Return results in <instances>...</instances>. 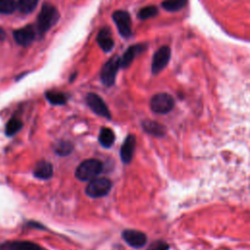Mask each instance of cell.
<instances>
[{
	"label": "cell",
	"instance_id": "ac0fdd59",
	"mask_svg": "<svg viewBox=\"0 0 250 250\" xmlns=\"http://www.w3.org/2000/svg\"><path fill=\"white\" fill-rule=\"evenodd\" d=\"M46 99L49 101L50 104L60 105L64 104L66 102V97L63 93L58 91H48L46 92Z\"/></svg>",
	"mask_w": 250,
	"mask_h": 250
},
{
	"label": "cell",
	"instance_id": "ffe728a7",
	"mask_svg": "<svg viewBox=\"0 0 250 250\" xmlns=\"http://www.w3.org/2000/svg\"><path fill=\"white\" fill-rule=\"evenodd\" d=\"M22 127V122L16 117L11 118L5 127V133L7 136H13L17 134Z\"/></svg>",
	"mask_w": 250,
	"mask_h": 250
},
{
	"label": "cell",
	"instance_id": "30bf717a",
	"mask_svg": "<svg viewBox=\"0 0 250 250\" xmlns=\"http://www.w3.org/2000/svg\"><path fill=\"white\" fill-rule=\"evenodd\" d=\"M14 38L21 46H28L35 39V31L31 25H26L14 31Z\"/></svg>",
	"mask_w": 250,
	"mask_h": 250
},
{
	"label": "cell",
	"instance_id": "603a6c76",
	"mask_svg": "<svg viewBox=\"0 0 250 250\" xmlns=\"http://www.w3.org/2000/svg\"><path fill=\"white\" fill-rule=\"evenodd\" d=\"M18 7L15 0H0V14H12Z\"/></svg>",
	"mask_w": 250,
	"mask_h": 250
},
{
	"label": "cell",
	"instance_id": "8992f818",
	"mask_svg": "<svg viewBox=\"0 0 250 250\" xmlns=\"http://www.w3.org/2000/svg\"><path fill=\"white\" fill-rule=\"evenodd\" d=\"M112 20L114 21L118 32L124 38H128L132 34V21L130 15L126 11L118 10L112 14Z\"/></svg>",
	"mask_w": 250,
	"mask_h": 250
},
{
	"label": "cell",
	"instance_id": "d4e9b609",
	"mask_svg": "<svg viewBox=\"0 0 250 250\" xmlns=\"http://www.w3.org/2000/svg\"><path fill=\"white\" fill-rule=\"evenodd\" d=\"M168 249H169L168 244L164 241H161V240H157V241L152 242L147 248V250H168Z\"/></svg>",
	"mask_w": 250,
	"mask_h": 250
},
{
	"label": "cell",
	"instance_id": "52a82bcc",
	"mask_svg": "<svg viewBox=\"0 0 250 250\" xmlns=\"http://www.w3.org/2000/svg\"><path fill=\"white\" fill-rule=\"evenodd\" d=\"M171 50L168 46L160 47L153 55L151 62V71L153 74L159 73L169 62Z\"/></svg>",
	"mask_w": 250,
	"mask_h": 250
},
{
	"label": "cell",
	"instance_id": "3957f363",
	"mask_svg": "<svg viewBox=\"0 0 250 250\" xmlns=\"http://www.w3.org/2000/svg\"><path fill=\"white\" fill-rule=\"evenodd\" d=\"M175 102L171 95L167 93H159L154 95L150 100V108L153 112L158 114H165L172 110Z\"/></svg>",
	"mask_w": 250,
	"mask_h": 250
},
{
	"label": "cell",
	"instance_id": "9c48e42d",
	"mask_svg": "<svg viewBox=\"0 0 250 250\" xmlns=\"http://www.w3.org/2000/svg\"><path fill=\"white\" fill-rule=\"evenodd\" d=\"M122 237L125 242L133 248H142L146 243V235L136 229H125L122 232Z\"/></svg>",
	"mask_w": 250,
	"mask_h": 250
},
{
	"label": "cell",
	"instance_id": "7a4b0ae2",
	"mask_svg": "<svg viewBox=\"0 0 250 250\" xmlns=\"http://www.w3.org/2000/svg\"><path fill=\"white\" fill-rule=\"evenodd\" d=\"M104 165L98 159H86L76 168L75 176L80 181H91L95 179L102 171Z\"/></svg>",
	"mask_w": 250,
	"mask_h": 250
},
{
	"label": "cell",
	"instance_id": "4fadbf2b",
	"mask_svg": "<svg viewBox=\"0 0 250 250\" xmlns=\"http://www.w3.org/2000/svg\"><path fill=\"white\" fill-rule=\"evenodd\" d=\"M34 177L40 180H48L53 175V166L46 160H40L36 163L33 170Z\"/></svg>",
	"mask_w": 250,
	"mask_h": 250
},
{
	"label": "cell",
	"instance_id": "d6986e66",
	"mask_svg": "<svg viewBox=\"0 0 250 250\" xmlns=\"http://www.w3.org/2000/svg\"><path fill=\"white\" fill-rule=\"evenodd\" d=\"M188 0H165L162 2V8L168 12H177L183 9Z\"/></svg>",
	"mask_w": 250,
	"mask_h": 250
},
{
	"label": "cell",
	"instance_id": "ba28073f",
	"mask_svg": "<svg viewBox=\"0 0 250 250\" xmlns=\"http://www.w3.org/2000/svg\"><path fill=\"white\" fill-rule=\"evenodd\" d=\"M86 103H87L88 106L96 114L103 116L104 118H108V119L111 117L107 105L105 104L104 100L99 95H97L95 93H89L86 96Z\"/></svg>",
	"mask_w": 250,
	"mask_h": 250
},
{
	"label": "cell",
	"instance_id": "2e32d148",
	"mask_svg": "<svg viewBox=\"0 0 250 250\" xmlns=\"http://www.w3.org/2000/svg\"><path fill=\"white\" fill-rule=\"evenodd\" d=\"M143 128L146 132L148 134H151L153 136L161 137L165 133V128L163 125H161L158 122L151 121V120H146L143 122Z\"/></svg>",
	"mask_w": 250,
	"mask_h": 250
},
{
	"label": "cell",
	"instance_id": "44dd1931",
	"mask_svg": "<svg viewBox=\"0 0 250 250\" xmlns=\"http://www.w3.org/2000/svg\"><path fill=\"white\" fill-rule=\"evenodd\" d=\"M38 0H19L18 9L22 14H29L36 8Z\"/></svg>",
	"mask_w": 250,
	"mask_h": 250
},
{
	"label": "cell",
	"instance_id": "cb8c5ba5",
	"mask_svg": "<svg viewBox=\"0 0 250 250\" xmlns=\"http://www.w3.org/2000/svg\"><path fill=\"white\" fill-rule=\"evenodd\" d=\"M158 13V9L155 6H146L142 8L139 13H138V17L141 20H147L149 18L155 17Z\"/></svg>",
	"mask_w": 250,
	"mask_h": 250
},
{
	"label": "cell",
	"instance_id": "5bb4252c",
	"mask_svg": "<svg viewBox=\"0 0 250 250\" xmlns=\"http://www.w3.org/2000/svg\"><path fill=\"white\" fill-rule=\"evenodd\" d=\"M145 45H133L131 47H129L125 53L123 54V56L120 58V67L122 68H126L127 66L130 65V63L133 62L134 58L136 57V55L140 52H142L145 49Z\"/></svg>",
	"mask_w": 250,
	"mask_h": 250
},
{
	"label": "cell",
	"instance_id": "277c9868",
	"mask_svg": "<svg viewBox=\"0 0 250 250\" xmlns=\"http://www.w3.org/2000/svg\"><path fill=\"white\" fill-rule=\"evenodd\" d=\"M120 67V58L117 56L111 57L103 66L101 70V80L104 85L110 87L115 82V77Z\"/></svg>",
	"mask_w": 250,
	"mask_h": 250
},
{
	"label": "cell",
	"instance_id": "484cf974",
	"mask_svg": "<svg viewBox=\"0 0 250 250\" xmlns=\"http://www.w3.org/2000/svg\"><path fill=\"white\" fill-rule=\"evenodd\" d=\"M5 36H6L5 31L0 27V40H3L5 38Z\"/></svg>",
	"mask_w": 250,
	"mask_h": 250
},
{
	"label": "cell",
	"instance_id": "5b68a950",
	"mask_svg": "<svg viewBox=\"0 0 250 250\" xmlns=\"http://www.w3.org/2000/svg\"><path fill=\"white\" fill-rule=\"evenodd\" d=\"M111 186V181L106 178H95L90 181L85 191L90 197H102L108 193Z\"/></svg>",
	"mask_w": 250,
	"mask_h": 250
},
{
	"label": "cell",
	"instance_id": "6da1fadb",
	"mask_svg": "<svg viewBox=\"0 0 250 250\" xmlns=\"http://www.w3.org/2000/svg\"><path fill=\"white\" fill-rule=\"evenodd\" d=\"M60 15L57 9L48 3H45L37 18V28L39 33L42 35L49 30L59 20Z\"/></svg>",
	"mask_w": 250,
	"mask_h": 250
},
{
	"label": "cell",
	"instance_id": "7c38bea8",
	"mask_svg": "<svg viewBox=\"0 0 250 250\" xmlns=\"http://www.w3.org/2000/svg\"><path fill=\"white\" fill-rule=\"evenodd\" d=\"M136 147V138L134 135H128L125 139L121 148H120V157L123 163H129L134 155Z\"/></svg>",
	"mask_w": 250,
	"mask_h": 250
},
{
	"label": "cell",
	"instance_id": "e0dca14e",
	"mask_svg": "<svg viewBox=\"0 0 250 250\" xmlns=\"http://www.w3.org/2000/svg\"><path fill=\"white\" fill-rule=\"evenodd\" d=\"M114 140H115L114 133L112 132L111 129L106 127H104L101 129L100 135H99V142L103 146L109 147L113 144Z\"/></svg>",
	"mask_w": 250,
	"mask_h": 250
},
{
	"label": "cell",
	"instance_id": "7402d4cb",
	"mask_svg": "<svg viewBox=\"0 0 250 250\" xmlns=\"http://www.w3.org/2000/svg\"><path fill=\"white\" fill-rule=\"evenodd\" d=\"M72 149H73V146L69 142H66V141H60L56 145V147H55L56 153L59 155H62V156L69 154L72 151Z\"/></svg>",
	"mask_w": 250,
	"mask_h": 250
},
{
	"label": "cell",
	"instance_id": "9a60e30c",
	"mask_svg": "<svg viewBox=\"0 0 250 250\" xmlns=\"http://www.w3.org/2000/svg\"><path fill=\"white\" fill-rule=\"evenodd\" d=\"M97 42L99 44V46L103 49V51L104 52H109L111 51V49L113 48L114 45V41L111 37L110 31L108 28H103L98 36H97Z\"/></svg>",
	"mask_w": 250,
	"mask_h": 250
},
{
	"label": "cell",
	"instance_id": "8fae6325",
	"mask_svg": "<svg viewBox=\"0 0 250 250\" xmlns=\"http://www.w3.org/2000/svg\"><path fill=\"white\" fill-rule=\"evenodd\" d=\"M0 250H45L41 248L38 244L25 241V240H17V241H9L0 246Z\"/></svg>",
	"mask_w": 250,
	"mask_h": 250
}]
</instances>
